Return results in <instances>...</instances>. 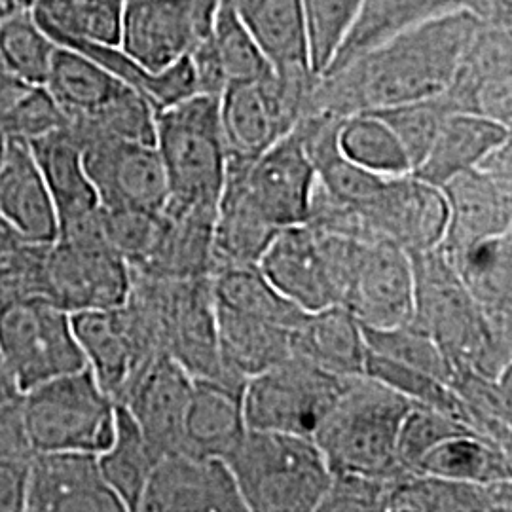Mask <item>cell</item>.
<instances>
[{
	"label": "cell",
	"instance_id": "obj_1",
	"mask_svg": "<svg viewBox=\"0 0 512 512\" xmlns=\"http://www.w3.org/2000/svg\"><path fill=\"white\" fill-rule=\"evenodd\" d=\"M484 19L452 12L427 19L317 78L306 114L348 118L444 92Z\"/></svg>",
	"mask_w": 512,
	"mask_h": 512
},
{
	"label": "cell",
	"instance_id": "obj_2",
	"mask_svg": "<svg viewBox=\"0 0 512 512\" xmlns=\"http://www.w3.org/2000/svg\"><path fill=\"white\" fill-rule=\"evenodd\" d=\"M414 315L456 368L499 378L511 368L512 329L499 327L467 293L458 274L437 249L412 255Z\"/></svg>",
	"mask_w": 512,
	"mask_h": 512
},
{
	"label": "cell",
	"instance_id": "obj_3",
	"mask_svg": "<svg viewBox=\"0 0 512 512\" xmlns=\"http://www.w3.org/2000/svg\"><path fill=\"white\" fill-rule=\"evenodd\" d=\"M412 404L366 374L344 378L336 401L313 435L330 473L408 475L397 458V439Z\"/></svg>",
	"mask_w": 512,
	"mask_h": 512
},
{
	"label": "cell",
	"instance_id": "obj_4",
	"mask_svg": "<svg viewBox=\"0 0 512 512\" xmlns=\"http://www.w3.org/2000/svg\"><path fill=\"white\" fill-rule=\"evenodd\" d=\"M247 512H317L329 465L310 437L247 429L224 459Z\"/></svg>",
	"mask_w": 512,
	"mask_h": 512
},
{
	"label": "cell",
	"instance_id": "obj_5",
	"mask_svg": "<svg viewBox=\"0 0 512 512\" xmlns=\"http://www.w3.org/2000/svg\"><path fill=\"white\" fill-rule=\"evenodd\" d=\"M44 88L78 143L92 137L154 143L156 109L92 57L57 44Z\"/></svg>",
	"mask_w": 512,
	"mask_h": 512
},
{
	"label": "cell",
	"instance_id": "obj_6",
	"mask_svg": "<svg viewBox=\"0 0 512 512\" xmlns=\"http://www.w3.org/2000/svg\"><path fill=\"white\" fill-rule=\"evenodd\" d=\"M154 145L164 164L169 207L217 209L228 171L219 97L196 93L156 112Z\"/></svg>",
	"mask_w": 512,
	"mask_h": 512
},
{
	"label": "cell",
	"instance_id": "obj_7",
	"mask_svg": "<svg viewBox=\"0 0 512 512\" xmlns=\"http://www.w3.org/2000/svg\"><path fill=\"white\" fill-rule=\"evenodd\" d=\"M19 401L35 452L99 456L114 439L116 401L88 366L21 393Z\"/></svg>",
	"mask_w": 512,
	"mask_h": 512
},
{
	"label": "cell",
	"instance_id": "obj_8",
	"mask_svg": "<svg viewBox=\"0 0 512 512\" xmlns=\"http://www.w3.org/2000/svg\"><path fill=\"white\" fill-rule=\"evenodd\" d=\"M46 283L48 298L69 313L114 310L128 302L133 272L105 238L101 209L59 230L46 253Z\"/></svg>",
	"mask_w": 512,
	"mask_h": 512
},
{
	"label": "cell",
	"instance_id": "obj_9",
	"mask_svg": "<svg viewBox=\"0 0 512 512\" xmlns=\"http://www.w3.org/2000/svg\"><path fill=\"white\" fill-rule=\"evenodd\" d=\"M0 353L19 393L88 366L71 313L40 296L0 300Z\"/></svg>",
	"mask_w": 512,
	"mask_h": 512
},
{
	"label": "cell",
	"instance_id": "obj_10",
	"mask_svg": "<svg viewBox=\"0 0 512 512\" xmlns=\"http://www.w3.org/2000/svg\"><path fill=\"white\" fill-rule=\"evenodd\" d=\"M342 380L298 355L287 357L245 382L241 403L247 429L313 439Z\"/></svg>",
	"mask_w": 512,
	"mask_h": 512
},
{
	"label": "cell",
	"instance_id": "obj_11",
	"mask_svg": "<svg viewBox=\"0 0 512 512\" xmlns=\"http://www.w3.org/2000/svg\"><path fill=\"white\" fill-rule=\"evenodd\" d=\"M440 190L448 209L440 251L454 253L512 232V139Z\"/></svg>",
	"mask_w": 512,
	"mask_h": 512
},
{
	"label": "cell",
	"instance_id": "obj_12",
	"mask_svg": "<svg viewBox=\"0 0 512 512\" xmlns=\"http://www.w3.org/2000/svg\"><path fill=\"white\" fill-rule=\"evenodd\" d=\"M220 0H124L118 48L160 73L179 63L205 37Z\"/></svg>",
	"mask_w": 512,
	"mask_h": 512
},
{
	"label": "cell",
	"instance_id": "obj_13",
	"mask_svg": "<svg viewBox=\"0 0 512 512\" xmlns=\"http://www.w3.org/2000/svg\"><path fill=\"white\" fill-rule=\"evenodd\" d=\"M103 209L162 213L169 198L164 164L154 143L92 137L78 143Z\"/></svg>",
	"mask_w": 512,
	"mask_h": 512
},
{
	"label": "cell",
	"instance_id": "obj_14",
	"mask_svg": "<svg viewBox=\"0 0 512 512\" xmlns=\"http://www.w3.org/2000/svg\"><path fill=\"white\" fill-rule=\"evenodd\" d=\"M368 241H389L408 255L433 251L446 230L448 209L439 186L408 173L387 177L380 190L357 205Z\"/></svg>",
	"mask_w": 512,
	"mask_h": 512
},
{
	"label": "cell",
	"instance_id": "obj_15",
	"mask_svg": "<svg viewBox=\"0 0 512 512\" xmlns=\"http://www.w3.org/2000/svg\"><path fill=\"white\" fill-rule=\"evenodd\" d=\"M247 194L277 228L304 224L315 186V169L300 137L289 131L253 160H228Z\"/></svg>",
	"mask_w": 512,
	"mask_h": 512
},
{
	"label": "cell",
	"instance_id": "obj_16",
	"mask_svg": "<svg viewBox=\"0 0 512 512\" xmlns=\"http://www.w3.org/2000/svg\"><path fill=\"white\" fill-rule=\"evenodd\" d=\"M450 112H471L512 128V25L482 21L448 88Z\"/></svg>",
	"mask_w": 512,
	"mask_h": 512
},
{
	"label": "cell",
	"instance_id": "obj_17",
	"mask_svg": "<svg viewBox=\"0 0 512 512\" xmlns=\"http://www.w3.org/2000/svg\"><path fill=\"white\" fill-rule=\"evenodd\" d=\"M365 329L399 327L414 315L412 258L389 241H366L342 302Z\"/></svg>",
	"mask_w": 512,
	"mask_h": 512
},
{
	"label": "cell",
	"instance_id": "obj_18",
	"mask_svg": "<svg viewBox=\"0 0 512 512\" xmlns=\"http://www.w3.org/2000/svg\"><path fill=\"white\" fill-rule=\"evenodd\" d=\"M143 512H247L224 459L167 454L148 478Z\"/></svg>",
	"mask_w": 512,
	"mask_h": 512
},
{
	"label": "cell",
	"instance_id": "obj_19",
	"mask_svg": "<svg viewBox=\"0 0 512 512\" xmlns=\"http://www.w3.org/2000/svg\"><path fill=\"white\" fill-rule=\"evenodd\" d=\"M25 511L126 512L95 454L37 452L27 473Z\"/></svg>",
	"mask_w": 512,
	"mask_h": 512
},
{
	"label": "cell",
	"instance_id": "obj_20",
	"mask_svg": "<svg viewBox=\"0 0 512 512\" xmlns=\"http://www.w3.org/2000/svg\"><path fill=\"white\" fill-rule=\"evenodd\" d=\"M452 12H473L484 21L512 25V0H363L348 35L323 74L342 69L357 55L408 27Z\"/></svg>",
	"mask_w": 512,
	"mask_h": 512
},
{
	"label": "cell",
	"instance_id": "obj_21",
	"mask_svg": "<svg viewBox=\"0 0 512 512\" xmlns=\"http://www.w3.org/2000/svg\"><path fill=\"white\" fill-rule=\"evenodd\" d=\"M74 336L95 380L120 403L133 380L156 357L135 329L126 306L71 313Z\"/></svg>",
	"mask_w": 512,
	"mask_h": 512
},
{
	"label": "cell",
	"instance_id": "obj_22",
	"mask_svg": "<svg viewBox=\"0 0 512 512\" xmlns=\"http://www.w3.org/2000/svg\"><path fill=\"white\" fill-rule=\"evenodd\" d=\"M194 378L175 359L160 355L120 399L160 458L183 452L184 420Z\"/></svg>",
	"mask_w": 512,
	"mask_h": 512
},
{
	"label": "cell",
	"instance_id": "obj_23",
	"mask_svg": "<svg viewBox=\"0 0 512 512\" xmlns=\"http://www.w3.org/2000/svg\"><path fill=\"white\" fill-rule=\"evenodd\" d=\"M256 266L277 293L306 313L338 304L319 238L308 224L281 228Z\"/></svg>",
	"mask_w": 512,
	"mask_h": 512
},
{
	"label": "cell",
	"instance_id": "obj_24",
	"mask_svg": "<svg viewBox=\"0 0 512 512\" xmlns=\"http://www.w3.org/2000/svg\"><path fill=\"white\" fill-rule=\"evenodd\" d=\"M0 217L25 243L50 245L59 234L54 200L29 143L8 137L0 164Z\"/></svg>",
	"mask_w": 512,
	"mask_h": 512
},
{
	"label": "cell",
	"instance_id": "obj_25",
	"mask_svg": "<svg viewBox=\"0 0 512 512\" xmlns=\"http://www.w3.org/2000/svg\"><path fill=\"white\" fill-rule=\"evenodd\" d=\"M274 73L311 80L310 40L302 0H230Z\"/></svg>",
	"mask_w": 512,
	"mask_h": 512
},
{
	"label": "cell",
	"instance_id": "obj_26",
	"mask_svg": "<svg viewBox=\"0 0 512 512\" xmlns=\"http://www.w3.org/2000/svg\"><path fill=\"white\" fill-rule=\"evenodd\" d=\"M279 230L247 194L238 175L226 171L213 222L211 275L226 268L256 266Z\"/></svg>",
	"mask_w": 512,
	"mask_h": 512
},
{
	"label": "cell",
	"instance_id": "obj_27",
	"mask_svg": "<svg viewBox=\"0 0 512 512\" xmlns=\"http://www.w3.org/2000/svg\"><path fill=\"white\" fill-rule=\"evenodd\" d=\"M27 143L54 200L59 230L95 217L101 203L71 129L63 126Z\"/></svg>",
	"mask_w": 512,
	"mask_h": 512
},
{
	"label": "cell",
	"instance_id": "obj_28",
	"mask_svg": "<svg viewBox=\"0 0 512 512\" xmlns=\"http://www.w3.org/2000/svg\"><path fill=\"white\" fill-rule=\"evenodd\" d=\"M511 139L512 128L497 120L471 112H450L412 175L440 188L459 173L476 167L492 150Z\"/></svg>",
	"mask_w": 512,
	"mask_h": 512
},
{
	"label": "cell",
	"instance_id": "obj_29",
	"mask_svg": "<svg viewBox=\"0 0 512 512\" xmlns=\"http://www.w3.org/2000/svg\"><path fill=\"white\" fill-rule=\"evenodd\" d=\"M215 213L217 209H179L165 205L156 247L147 264L135 274L160 279L211 277Z\"/></svg>",
	"mask_w": 512,
	"mask_h": 512
},
{
	"label": "cell",
	"instance_id": "obj_30",
	"mask_svg": "<svg viewBox=\"0 0 512 512\" xmlns=\"http://www.w3.org/2000/svg\"><path fill=\"white\" fill-rule=\"evenodd\" d=\"M243 389L217 380H194L184 420L183 452L226 459L247 433Z\"/></svg>",
	"mask_w": 512,
	"mask_h": 512
},
{
	"label": "cell",
	"instance_id": "obj_31",
	"mask_svg": "<svg viewBox=\"0 0 512 512\" xmlns=\"http://www.w3.org/2000/svg\"><path fill=\"white\" fill-rule=\"evenodd\" d=\"M512 480L473 484L433 475L399 476L387 497V512H509Z\"/></svg>",
	"mask_w": 512,
	"mask_h": 512
},
{
	"label": "cell",
	"instance_id": "obj_32",
	"mask_svg": "<svg viewBox=\"0 0 512 512\" xmlns=\"http://www.w3.org/2000/svg\"><path fill=\"white\" fill-rule=\"evenodd\" d=\"M293 355L340 378L365 374L363 327L348 308L338 304L311 311L293 330Z\"/></svg>",
	"mask_w": 512,
	"mask_h": 512
},
{
	"label": "cell",
	"instance_id": "obj_33",
	"mask_svg": "<svg viewBox=\"0 0 512 512\" xmlns=\"http://www.w3.org/2000/svg\"><path fill=\"white\" fill-rule=\"evenodd\" d=\"M217 310L219 353L226 374L245 385L262 370L293 355V330L236 311Z\"/></svg>",
	"mask_w": 512,
	"mask_h": 512
},
{
	"label": "cell",
	"instance_id": "obj_34",
	"mask_svg": "<svg viewBox=\"0 0 512 512\" xmlns=\"http://www.w3.org/2000/svg\"><path fill=\"white\" fill-rule=\"evenodd\" d=\"M440 253L495 325L512 329V232Z\"/></svg>",
	"mask_w": 512,
	"mask_h": 512
},
{
	"label": "cell",
	"instance_id": "obj_35",
	"mask_svg": "<svg viewBox=\"0 0 512 512\" xmlns=\"http://www.w3.org/2000/svg\"><path fill=\"white\" fill-rule=\"evenodd\" d=\"M160 459L128 408L116 403L114 439L109 448L97 456V461L103 478L122 501L126 512H137L139 509L148 478Z\"/></svg>",
	"mask_w": 512,
	"mask_h": 512
},
{
	"label": "cell",
	"instance_id": "obj_36",
	"mask_svg": "<svg viewBox=\"0 0 512 512\" xmlns=\"http://www.w3.org/2000/svg\"><path fill=\"white\" fill-rule=\"evenodd\" d=\"M124 0H33L31 14L55 44L118 46Z\"/></svg>",
	"mask_w": 512,
	"mask_h": 512
},
{
	"label": "cell",
	"instance_id": "obj_37",
	"mask_svg": "<svg viewBox=\"0 0 512 512\" xmlns=\"http://www.w3.org/2000/svg\"><path fill=\"white\" fill-rule=\"evenodd\" d=\"M414 475H433L473 484L512 480V452L476 433L442 440L420 459Z\"/></svg>",
	"mask_w": 512,
	"mask_h": 512
},
{
	"label": "cell",
	"instance_id": "obj_38",
	"mask_svg": "<svg viewBox=\"0 0 512 512\" xmlns=\"http://www.w3.org/2000/svg\"><path fill=\"white\" fill-rule=\"evenodd\" d=\"M511 374L505 370L499 378H488L471 368H456L450 387L458 397L465 423L512 452Z\"/></svg>",
	"mask_w": 512,
	"mask_h": 512
},
{
	"label": "cell",
	"instance_id": "obj_39",
	"mask_svg": "<svg viewBox=\"0 0 512 512\" xmlns=\"http://www.w3.org/2000/svg\"><path fill=\"white\" fill-rule=\"evenodd\" d=\"M211 291L215 306L264 319L287 329H296L306 315V311L277 293L258 266L220 270L211 275Z\"/></svg>",
	"mask_w": 512,
	"mask_h": 512
},
{
	"label": "cell",
	"instance_id": "obj_40",
	"mask_svg": "<svg viewBox=\"0 0 512 512\" xmlns=\"http://www.w3.org/2000/svg\"><path fill=\"white\" fill-rule=\"evenodd\" d=\"M338 147L359 167L382 177L412 173V164L393 129L372 112H357L342 120Z\"/></svg>",
	"mask_w": 512,
	"mask_h": 512
},
{
	"label": "cell",
	"instance_id": "obj_41",
	"mask_svg": "<svg viewBox=\"0 0 512 512\" xmlns=\"http://www.w3.org/2000/svg\"><path fill=\"white\" fill-rule=\"evenodd\" d=\"M207 40L224 78V88L274 71L230 0H220Z\"/></svg>",
	"mask_w": 512,
	"mask_h": 512
},
{
	"label": "cell",
	"instance_id": "obj_42",
	"mask_svg": "<svg viewBox=\"0 0 512 512\" xmlns=\"http://www.w3.org/2000/svg\"><path fill=\"white\" fill-rule=\"evenodd\" d=\"M55 48L31 10L0 19V61L19 80L44 86Z\"/></svg>",
	"mask_w": 512,
	"mask_h": 512
},
{
	"label": "cell",
	"instance_id": "obj_43",
	"mask_svg": "<svg viewBox=\"0 0 512 512\" xmlns=\"http://www.w3.org/2000/svg\"><path fill=\"white\" fill-rule=\"evenodd\" d=\"M363 336L368 351L382 355L385 359L423 370L439 378L440 382L450 385L452 366L446 361L439 346L433 342V338L421 329L414 319L391 329L363 327Z\"/></svg>",
	"mask_w": 512,
	"mask_h": 512
},
{
	"label": "cell",
	"instance_id": "obj_44",
	"mask_svg": "<svg viewBox=\"0 0 512 512\" xmlns=\"http://www.w3.org/2000/svg\"><path fill=\"white\" fill-rule=\"evenodd\" d=\"M365 374L401 393L410 403L435 408L465 423L454 389L423 370L385 359L366 349Z\"/></svg>",
	"mask_w": 512,
	"mask_h": 512
},
{
	"label": "cell",
	"instance_id": "obj_45",
	"mask_svg": "<svg viewBox=\"0 0 512 512\" xmlns=\"http://www.w3.org/2000/svg\"><path fill=\"white\" fill-rule=\"evenodd\" d=\"M368 112L382 118L385 124L393 129V133L397 135V139L401 141L408 154L412 171L423 162L444 118L450 114L440 95Z\"/></svg>",
	"mask_w": 512,
	"mask_h": 512
},
{
	"label": "cell",
	"instance_id": "obj_46",
	"mask_svg": "<svg viewBox=\"0 0 512 512\" xmlns=\"http://www.w3.org/2000/svg\"><path fill=\"white\" fill-rule=\"evenodd\" d=\"M469 433H476V431L458 418L429 406L412 404L399 429L397 458L406 473H414L420 459L433 446H437L442 440L452 439L458 435H469Z\"/></svg>",
	"mask_w": 512,
	"mask_h": 512
},
{
	"label": "cell",
	"instance_id": "obj_47",
	"mask_svg": "<svg viewBox=\"0 0 512 512\" xmlns=\"http://www.w3.org/2000/svg\"><path fill=\"white\" fill-rule=\"evenodd\" d=\"M302 4L310 40L311 69L321 76L348 35L363 0H302Z\"/></svg>",
	"mask_w": 512,
	"mask_h": 512
},
{
	"label": "cell",
	"instance_id": "obj_48",
	"mask_svg": "<svg viewBox=\"0 0 512 512\" xmlns=\"http://www.w3.org/2000/svg\"><path fill=\"white\" fill-rule=\"evenodd\" d=\"M101 220L110 247L128 262L133 272L141 270L156 247L162 213L101 207Z\"/></svg>",
	"mask_w": 512,
	"mask_h": 512
},
{
	"label": "cell",
	"instance_id": "obj_49",
	"mask_svg": "<svg viewBox=\"0 0 512 512\" xmlns=\"http://www.w3.org/2000/svg\"><path fill=\"white\" fill-rule=\"evenodd\" d=\"M393 480L361 473H332L317 512H387Z\"/></svg>",
	"mask_w": 512,
	"mask_h": 512
},
{
	"label": "cell",
	"instance_id": "obj_50",
	"mask_svg": "<svg viewBox=\"0 0 512 512\" xmlns=\"http://www.w3.org/2000/svg\"><path fill=\"white\" fill-rule=\"evenodd\" d=\"M67 126V118L44 86H29L6 116L0 131L6 137L33 141Z\"/></svg>",
	"mask_w": 512,
	"mask_h": 512
},
{
	"label": "cell",
	"instance_id": "obj_51",
	"mask_svg": "<svg viewBox=\"0 0 512 512\" xmlns=\"http://www.w3.org/2000/svg\"><path fill=\"white\" fill-rule=\"evenodd\" d=\"M29 86L33 84L19 80L18 76L10 73L0 61V126L4 124L6 116L10 114V110L14 109L19 97L27 92Z\"/></svg>",
	"mask_w": 512,
	"mask_h": 512
},
{
	"label": "cell",
	"instance_id": "obj_52",
	"mask_svg": "<svg viewBox=\"0 0 512 512\" xmlns=\"http://www.w3.org/2000/svg\"><path fill=\"white\" fill-rule=\"evenodd\" d=\"M19 395L21 393H19L18 385L14 382V376L0 353V404L10 403V401L18 399Z\"/></svg>",
	"mask_w": 512,
	"mask_h": 512
},
{
	"label": "cell",
	"instance_id": "obj_53",
	"mask_svg": "<svg viewBox=\"0 0 512 512\" xmlns=\"http://www.w3.org/2000/svg\"><path fill=\"white\" fill-rule=\"evenodd\" d=\"M31 6H33V0H0V19L31 10Z\"/></svg>",
	"mask_w": 512,
	"mask_h": 512
},
{
	"label": "cell",
	"instance_id": "obj_54",
	"mask_svg": "<svg viewBox=\"0 0 512 512\" xmlns=\"http://www.w3.org/2000/svg\"><path fill=\"white\" fill-rule=\"evenodd\" d=\"M6 143H8V137L0 131V164H2V158H4V152H6Z\"/></svg>",
	"mask_w": 512,
	"mask_h": 512
}]
</instances>
